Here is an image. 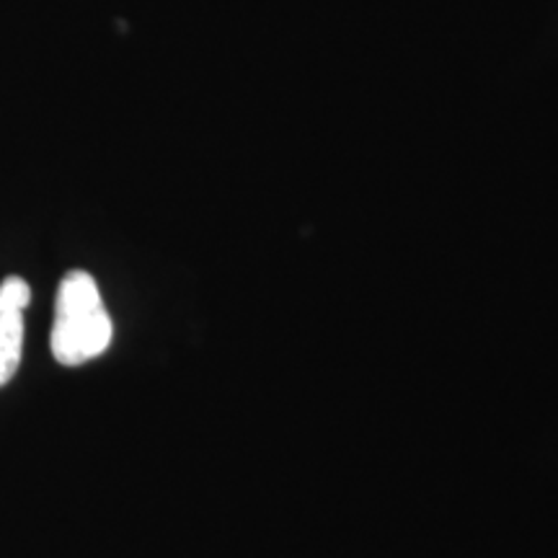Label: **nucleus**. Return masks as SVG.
I'll return each instance as SVG.
<instances>
[{
  "mask_svg": "<svg viewBox=\"0 0 558 558\" xmlns=\"http://www.w3.org/2000/svg\"><path fill=\"white\" fill-rule=\"evenodd\" d=\"M114 337V326L96 279L83 269L60 279L54 300V324L50 333L52 357L65 367H78L101 357Z\"/></svg>",
  "mask_w": 558,
  "mask_h": 558,
  "instance_id": "1",
  "label": "nucleus"
},
{
  "mask_svg": "<svg viewBox=\"0 0 558 558\" xmlns=\"http://www.w3.org/2000/svg\"><path fill=\"white\" fill-rule=\"evenodd\" d=\"M32 303L26 279L5 277L0 282V388L9 383L21 365L24 349V311Z\"/></svg>",
  "mask_w": 558,
  "mask_h": 558,
  "instance_id": "2",
  "label": "nucleus"
}]
</instances>
